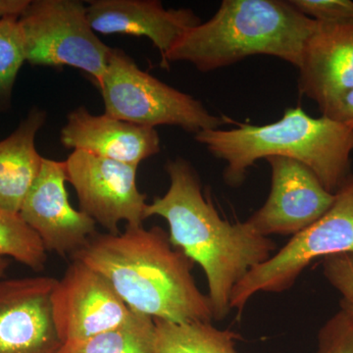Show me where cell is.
I'll return each mask as SVG.
<instances>
[{
	"instance_id": "cell-23",
	"label": "cell",
	"mask_w": 353,
	"mask_h": 353,
	"mask_svg": "<svg viewBox=\"0 0 353 353\" xmlns=\"http://www.w3.org/2000/svg\"><path fill=\"white\" fill-rule=\"evenodd\" d=\"M297 10L318 22L353 24L350 0H290Z\"/></svg>"
},
{
	"instance_id": "cell-17",
	"label": "cell",
	"mask_w": 353,
	"mask_h": 353,
	"mask_svg": "<svg viewBox=\"0 0 353 353\" xmlns=\"http://www.w3.org/2000/svg\"><path fill=\"white\" fill-rule=\"evenodd\" d=\"M154 323L157 353H238L239 334L215 328L212 322Z\"/></svg>"
},
{
	"instance_id": "cell-22",
	"label": "cell",
	"mask_w": 353,
	"mask_h": 353,
	"mask_svg": "<svg viewBox=\"0 0 353 353\" xmlns=\"http://www.w3.org/2000/svg\"><path fill=\"white\" fill-rule=\"evenodd\" d=\"M317 353H353V318L340 310L318 334Z\"/></svg>"
},
{
	"instance_id": "cell-18",
	"label": "cell",
	"mask_w": 353,
	"mask_h": 353,
	"mask_svg": "<svg viewBox=\"0 0 353 353\" xmlns=\"http://www.w3.org/2000/svg\"><path fill=\"white\" fill-rule=\"evenodd\" d=\"M60 353H157L154 319L132 311L120 326L87 340L65 343Z\"/></svg>"
},
{
	"instance_id": "cell-3",
	"label": "cell",
	"mask_w": 353,
	"mask_h": 353,
	"mask_svg": "<svg viewBox=\"0 0 353 353\" xmlns=\"http://www.w3.org/2000/svg\"><path fill=\"white\" fill-rule=\"evenodd\" d=\"M238 126L196 134L197 143L226 164L223 178L230 187H240L255 162L273 157L305 165L331 194L352 175V123L323 115L313 118L297 106L287 109L280 120L270 124Z\"/></svg>"
},
{
	"instance_id": "cell-24",
	"label": "cell",
	"mask_w": 353,
	"mask_h": 353,
	"mask_svg": "<svg viewBox=\"0 0 353 353\" xmlns=\"http://www.w3.org/2000/svg\"><path fill=\"white\" fill-rule=\"evenodd\" d=\"M31 0H0V20L20 19Z\"/></svg>"
},
{
	"instance_id": "cell-6",
	"label": "cell",
	"mask_w": 353,
	"mask_h": 353,
	"mask_svg": "<svg viewBox=\"0 0 353 353\" xmlns=\"http://www.w3.org/2000/svg\"><path fill=\"white\" fill-rule=\"evenodd\" d=\"M341 253H353V174L334 192V203L319 220L292 236L234 288L232 309L240 317L255 294L289 290L313 261Z\"/></svg>"
},
{
	"instance_id": "cell-25",
	"label": "cell",
	"mask_w": 353,
	"mask_h": 353,
	"mask_svg": "<svg viewBox=\"0 0 353 353\" xmlns=\"http://www.w3.org/2000/svg\"><path fill=\"white\" fill-rule=\"evenodd\" d=\"M7 267H8V261H7L6 259H3V257H0V278L3 276Z\"/></svg>"
},
{
	"instance_id": "cell-7",
	"label": "cell",
	"mask_w": 353,
	"mask_h": 353,
	"mask_svg": "<svg viewBox=\"0 0 353 353\" xmlns=\"http://www.w3.org/2000/svg\"><path fill=\"white\" fill-rule=\"evenodd\" d=\"M19 23L27 62L34 66L82 70L99 87L112 48L95 34L82 1L34 0Z\"/></svg>"
},
{
	"instance_id": "cell-16",
	"label": "cell",
	"mask_w": 353,
	"mask_h": 353,
	"mask_svg": "<svg viewBox=\"0 0 353 353\" xmlns=\"http://www.w3.org/2000/svg\"><path fill=\"white\" fill-rule=\"evenodd\" d=\"M46 113L34 108L19 126L0 141V209L19 214L26 197L41 172L43 157L37 152V134Z\"/></svg>"
},
{
	"instance_id": "cell-4",
	"label": "cell",
	"mask_w": 353,
	"mask_h": 353,
	"mask_svg": "<svg viewBox=\"0 0 353 353\" xmlns=\"http://www.w3.org/2000/svg\"><path fill=\"white\" fill-rule=\"evenodd\" d=\"M317 21L285 0H224L206 22L190 28L162 57L161 66L189 62L201 72L268 55L299 69Z\"/></svg>"
},
{
	"instance_id": "cell-20",
	"label": "cell",
	"mask_w": 353,
	"mask_h": 353,
	"mask_svg": "<svg viewBox=\"0 0 353 353\" xmlns=\"http://www.w3.org/2000/svg\"><path fill=\"white\" fill-rule=\"evenodd\" d=\"M26 60L19 19L0 20V111L10 106L13 88Z\"/></svg>"
},
{
	"instance_id": "cell-19",
	"label": "cell",
	"mask_w": 353,
	"mask_h": 353,
	"mask_svg": "<svg viewBox=\"0 0 353 353\" xmlns=\"http://www.w3.org/2000/svg\"><path fill=\"white\" fill-rule=\"evenodd\" d=\"M41 239L19 214L0 209V257L15 259L34 271L43 270L48 254Z\"/></svg>"
},
{
	"instance_id": "cell-21",
	"label": "cell",
	"mask_w": 353,
	"mask_h": 353,
	"mask_svg": "<svg viewBox=\"0 0 353 353\" xmlns=\"http://www.w3.org/2000/svg\"><path fill=\"white\" fill-rule=\"evenodd\" d=\"M323 275L341 294V309L353 318V253L322 259Z\"/></svg>"
},
{
	"instance_id": "cell-5",
	"label": "cell",
	"mask_w": 353,
	"mask_h": 353,
	"mask_svg": "<svg viewBox=\"0 0 353 353\" xmlns=\"http://www.w3.org/2000/svg\"><path fill=\"white\" fill-rule=\"evenodd\" d=\"M99 88L105 114L138 126L155 129L168 125L197 134L220 129L230 121L213 115L199 99L139 69L129 55L116 48Z\"/></svg>"
},
{
	"instance_id": "cell-2",
	"label": "cell",
	"mask_w": 353,
	"mask_h": 353,
	"mask_svg": "<svg viewBox=\"0 0 353 353\" xmlns=\"http://www.w3.org/2000/svg\"><path fill=\"white\" fill-rule=\"evenodd\" d=\"M71 257L103 276L134 312L179 324L214 321L192 276L194 262L161 227L97 233Z\"/></svg>"
},
{
	"instance_id": "cell-11",
	"label": "cell",
	"mask_w": 353,
	"mask_h": 353,
	"mask_svg": "<svg viewBox=\"0 0 353 353\" xmlns=\"http://www.w3.org/2000/svg\"><path fill=\"white\" fill-rule=\"evenodd\" d=\"M66 182L65 161L43 158L19 215L38 234L46 252L72 256L97 232L92 218L72 208Z\"/></svg>"
},
{
	"instance_id": "cell-9",
	"label": "cell",
	"mask_w": 353,
	"mask_h": 353,
	"mask_svg": "<svg viewBox=\"0 0 353 353\" xmlns=\"http://www.w3.org/2000/svg\"><path fill=\"white\" fill-rule=\"evenodd\" d=\"M51 306L63 345L116 328L132 312L103 276L77 260L57 280Z\"/></svg>"
},
{
	"instance_id": "cell-15",
	"label": "cell",
	"mask_w": 353,
	"mask_h": 353,
	"mask_svg": "<svg viewBox=\"0 0 353 353\" xmlns=\"http://www.w3.org/2000/svg\"><path fill=\"white\" fill-rule=\"evenodd\" d=\"M60 139L65 148L137 166L160 152L159 136L153 128L105 113L94 115L83 106L68 114Z\"/></svg>"
},
{
	"instance_id": "cell-1",
	"label": "cell",
	"mask_w": 353,
	"mask_h": 353,
	"mask_svg": "<svg viewBox=\"0 0 353 353\" xmlns=\"http://www.w3.org/2000/svg\"><path fill=\"white\" fill-rule=\"evenodd\" d=\"M170 187L162 197L148 204L145 218L167 221L172 245L201 267L208 284L213 320L223 321L231 313L234 288L248 272L270 259L277 245L257 234L245 222L222 219L212 202L202 194L196 169L183 158L165 166Z\"/></svg>"
},
{
	"instance_id": "cell-12",
	"label": "cell",
	"mask_w": 353,
	"mask_h": 353,
	"mask_svg": "<svg viewBox=\"0 0 353 353\" xmlns=\"http://www.w3.org/2000/svg\"><path fill=\"white\" fill-rule=\"evenodd\" d=\"M54 278L0 281V353H60L51 294Z\"/></svg>"
},
{
	"instance_id": "cell-8",
	"label": "cell",
	"mask_w": 353,
	"mask_h": 353,
	"mask_svg": "<svg viewBox=\"0 0 353 353\" xmlns=\"http://www.w3.org/2000/svg\"><path fill=\"white\" fill-rule=\"evenodd\" d=\"M67 182L73 185L80 210L101 225L108 234H120L128 226H143L146 194L137 187V165L122 163L74 150L65 161Z\"/></svg>"
},
{
	"instance_id": "cell-10",
	"label": "cell",
	"mask_w": 353,
	"mask_h": 353,
	"mask_svg": "<svg viewBox=\"0 0 353 353\" xmlns=\"http://www.w3.org/2000/svg\"><path fill=\"white\" fill-rule=\"evenodd\" d=\"M266 160L271 167L270 194L246 223L267 238L272 234L294 236L329 210L334 194L301 162L280 157Z\"/></svg>"
},
{
	"instance_id": "cell-13",
	"label": "cell",
	"mask_w": 353,
	"mask_h": 353,
	"mask_svg": "<svg viewBox=\"0 0 353 353\" xmlns=\"http://www.w3.org/2000/svg\"><path fill=\"white\" fill-rule=\"evenodd\" d=\"M299 90L323 112L353 88V24L318 22L306 43Z\"/></svg>"
},
{
	"instance_id": "cell-14",
	"label": "cell",
	"mask_w": 353,
	"mask_h": 353,
	"mask_svg": "<svg viewBox=\"0 0 353 353\" xmlns=\"http://www.w3.org/2000/svg\"><path fill=\"white\" fill-rule=\"evenodd\" d=\"M87 14L95 32L145 37L161 57L185 32L201 23L190 9H166L157 0H92Z\"/></svg>"
}]
</instances>
